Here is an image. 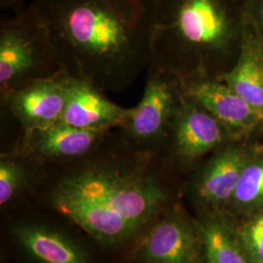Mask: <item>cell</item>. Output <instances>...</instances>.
I'll use <instances>...</instances> for the list:
<instances>
[{
    "label": "cell",
    "instance_id": "8",
    "mask_svg": "<svg viewBox=\"0 0 263 263\" xmlns=\"http://www.w3.org/2000/svg\"><path fill=\"white\" fill-rule=\"evenodd\" d=\"M66 104L62 122L85 130H113L121 127L133 111L109 101L88 82L62 73Z\"/></svg>",
    "mask_w": 263,
    "mask_h": 263
},
{
    "label": "cell",
    "instance_id": "20",
    "mask_svg": "<svg viewBox=\"0 0 263 263\" xmlns=\"http://www.w3.org/2000/svg\"><path fill=\"white\" fill-rule=\"evenodd\" d=\"M23 0H0L1 8L13 10L15 14H18L22 10Z\"/></svg>",
    "mask_w": 263,
    "mask_h": 263
},
{
    "label": "cell",
    "instance_id": "5",
    "mask_svg": "<svg viewBox=\"0 0 263 263\" xmlns=\"http://www.w3.org/2000/svg\"><path fill=\"white\" fill-rule=\"evenodd\" d=\"M226 133L221 123L186 94L160 151H167L181 165H192L220 146Z\"/></svg>",
    "mask_w": 263,
    "mask_h": 263
},
{
    "label": "cell",
    "instance_id": "14",
    "mask_svg": "<svg viewBox=\"0 0 263 263\" xmlns=\"http://www.w3.org/2000/svg\"><path fill=\"white\" fill-rule=\"evenodd\" d=\"M218 79L263 115L262 51L246 46L235 66Z\"/></svg>",
    "mask_w": 263,
    "mask_h": 263
},
{
    "label": "cell",
    "instance_id": "10",
    "mask_svg": "<svg viewBox=\"0 0 263 263\" xmlns=\"http://www.w3.org/2000/svg\"><path fill=\"white\" fill-rule=\"evenodd\" d=\"M142 257L149 263H204L200 230L184 218L168 216L152 227L141 247Z\"/></svg>",
    "mask_w": 263,
    "mask_h": 263
},
{
    "label": "cell",
    "instance_id": "22",
    "mask_svg": "<svg viewBox=\"0 0 263 263\" xmlns=\"http://www.w3.org/2000/svg\"><path fill=\"white\" fill-rule=\"evenodd\" d=\"M239 1H240V2H241L243 5H244L245 0H239Z\"/></svg>",
    "mask_w": 263,
    "mask_h": 263
},
{
    "label": "cell",
    "instance_id": "18",
    "mask_svg": "<svg viewBox=\"0 0 263 263\" xmlns=\"http://www.w3.org/2000/svg\"><path fill=\"white\" fill-rule=\"evenodd\" d=\"M240 235L254 263H263V213L251 218Z\"/></svg>",
    "mask_w": 263,
    "mask_h": 263
},
{
    "label": "cell",
    "instance_id": "19",
    "mask_svg": "<svg viewBox=\"0 0 263 263\" xmlns=\"http://www.w3.org/2000/svg\"><path fill=\"white\" fill-rule=\"evenodd\" d=\"M245 16L263 27V0H245Z\"/></svg>",
    "mask_w": 263,
    "mask_h": 263
},
{
    "label": "cell",
    "instance_id": "6",
    "mask_svg": "<svg viewBox=\"0 0 263 263\" xmlns=\"http://www.w3.org/2000/svg\"><path fill=\"white\" fill-rule=\"evenodd\" d=\"M111 130H85L59 122L21 132L18 151L43 164H64L90 154Z\"/></svg>",
    "mask_w": 263,
    "mask_h": 263
},
{
    "label": "cell",
    "instance_id": "1",
    "mask_svg": "<svg viewBox=\"0 0 263 263\" xmlns=\"http://www.w3.org/2000/svg\"><path fill=\"white\" fill-rule=\"evenodd\" d=\"M64 72L121 92L152 65V10L138 0H35Z\"/></svg>",
    "mask_w": 263,
    "mask_h": 263
},
{
    "label": "cell",
    "instance_id": "13",
    "mask_svg": "<svg viewBox=\"0 0 263 263\" xmlns=\"http://www.w3.org/2000/svg\"><path fill=\"white\" fill-rule=\"evenodd\" d=\"M21 245L41 263H88L84 252L65 236L37 226H21L15 230Z\"/></svg>",
    "mask_w": 263,
    "mask_h": 263
},
{
    "label": "cell",
    "instance_id": "3",
    "mask_svg": "<svg viewBox=\"0 0 263 263\" xmlns=\"http://www.w3.org/2000/svg\"><path fill=\"white\" fill-rule=\"evenodd\" d=\"M64 72L34 4L0 23V99L33 81Z\"/></svg>",
    "mask_w": 263,
    "mask_h": 263
},
{
    "label": "cell",
    "instance_id": "21",
    "mask_svg": "<svg viewBox=\"0 0 263 263\" xmlns=\"http://www.w3.org/2000/svg\"><path fill=\"white\" fill-rule=\"evenodd\" d=\"M138 1H140L141 3H143L144 5H146V6L152 8V6H153V4H154V2H155L156 0H138Z\"/></svg>",
    "mask_w": 263,
    "mask_h": 263
},
{
    "label": "cell",
    "instance_id": "4",
    "mask_svg": "<svg viewBox=\"0 0 263 263\" xmlns=\"http://www.w3.org/2000/svg\"><path fill=\"white\" fill-rule=\"evenodd\" d=\"M185 98L179 76L151 66L141 102L119 129L135 148L157 155Z\"/></svg>",
    "mask_w": 263,
    "mask_h": 263
},
{
    "label": "cell",
    "instance_id": "17",
    "mask_svg": "<svg viewBox=\"0 0 263 263\" xmlns=\"http://www.w3.org/2000/svg\"><path fill=\"white\" fill-rule=\"evenodd\" d=\"M231 203L240 212L263 208V158L251 160L246 166Z\"/></svg>",
    "mask_w": 263,
    "mask_h": 263
},
{
    "label": "cell",
    "instance_id": "7",
    "mask_svg": "<svg viewBox=\"0 0 263 263\" xmlns=\"http://www.w3.org/2000/svg\"><path fill=\"white\" fill-rule=\"evenodd\" d=\"M61 76L33 81L0 99L1 108L18 121L21 132L31 131L62 121L66 108V92Z\"/></svg>",
    "mask_w": 263,
    "mask_h": 263
},
{
    "label": "cell",
    "instance_id": "9",
    "mask_svg": "<svg viewBox=\"0 0 263 263\" xmlns=\"http://www.w3.org/2000/svg\"><path fill=\"white\" fill-rule=\"evenodd\" d=\"M48 197L53 207L104 244H116L131 238L139 229L94 202L50 182Z\"/></svg>",
    "mask_w": 263,
    "mask_h": 263
},
{
    "label": "cell",
    "instance_id": "15",
    "mask_svg": "<svg viewBox=\"0 0 263 263\" xmlns=\"http://www.w3.org/2000/svg\"><path fill=\"white\" fill-rule=\"evenodd\" d=\"M200 232L205 263H254L240 232L226 221L209 220Z\"/></svg>",
    "mask_w": 263,
    "mask_h": 263
},
{
    "label": "cell",
    "instance_id": "11",
    "mask_svg": "<svg viewBox=\"0 0 263 263\" xmlns=\"http://www.w3.org/2000/svg\"><path fill=\"white\" fill-rule=\"evenodd\" d=\"M249 154L238 147H226L202 167L193 182V194L208 207H221L231 203L246 166Z\"/></svg>",
    "mask_w": 263,
    "mask_h": 263
},
{
    "label": "cell",
    "instance_id": "16",
    "mask_svg": "<svg viewBox=\"0 0 263 263\" xmlns=\"http://www.w3.org/2000/svg\"><path fill=\"white\" fill-rule=\"evenodd\" d=\"M44 164L32 155L17 151L2 154L0 160V204L9 203L36 179Z\"/></svg>",
    "mask_w": 263,
    "mask_h": 263
},
{
    "label": "cell",
    "instance_id": "12",
    "mask_svg": "<svg viewBox=\"0 0 263 263\" xmlns=\"http://www.w3.org/2000/svg\"><path fill=\"white\" fill-rule=\"evenodd\" d=\"M184 83V82H183ZM186 94L228 129H249L262 122L263 115L218 78L184 83Z\"/></svg>",
    "mask_w": 263,
    "mask_h": 263
},
{
    "label": "cell",
    "instance_id": "2",
    "mask_svg": "<svg viewBox=\"0 0 263 263\" xmlns=\"http://www.w3.org/2000/svg\"><path fill=\"white\" fill-rule=\"evenodd\" d=\"M152 65L184 82L217 78L229 44L244 23L239 0H156Z\"/></svg>",
    "mask_w": 263,
    "mask_h": 263
}]
</instances>
